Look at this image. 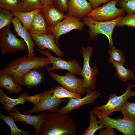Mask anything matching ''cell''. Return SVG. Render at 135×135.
I'll return each mask as SVG.
<instances>
[{
	"instance_id": "cell-1",
	"label": "cell",
	"mask_w": 135,
	"mask_h": 135,
	"mask_svg": "<svg viewBox=\"0 0 135 135\" xmlns=\"http://www.w3.org/2000/svg\"><path fill=\"white\" fill-rule=\"evenodd\" d=\"M76 126L72 118L57 112L48 114L41 124L38 135H75Z\"/></svg>"
},
{
	"instance_id": "cell-2",
	"label": "cell",
	"mask_w": 135,
	"mask_h": 135,
	"mask_svg": "<svg viewBox=\"0 0 135 135\" xmlns=\"http://www.w3.org/2000/svg\"><path fill=\"white\" fill-rule=\"evenodd\" d=\"M51 64L47 57H29L27 56L18 57L8 64L0 71V74L8 73L18 80L30 70L34 68L47 67Z\"/></svg>"
},
{
	"instance_id": "cell-3",
	"label": "cell",
	"mask_w": 135,
	"mask_h": 135,
	"mask_svg": "<svg viewBox=\"0 0 135 135\" xmlns=\"http://www.w3.org/2000/svg\"><path fill=\"white\" fill-rule=\"evenodd\" d=\"M123 16H120L112 20L107 22L97 21L87 16L82 19L85 24L89 28V38L92 41L96 39L100 34H104L107 38L110 48L114 45L112 34L114 28Z\"/></svg>"
},
{
	"instance_id": "cell-4",
	"label": "cell",
	"mask_w": 135,
	"mask_h": 135,
	"mask_svg": "<svg viewBox=\"0 0 135 135\" xmlns=\"http://www.w3.org/2000/svg\"><path fill=\"white\" fill-rule=\"evenodd\" d=\"M92 111L104 124V128H115L125 135H134L135 133V120H130L118 117L117 119L110 118L95 108Z\"/></svg>"
},
{
	"instance_id": "cell-5",
	"label": "cell",
	"mask_w": 135,
	"mask_h": 135,
	"mask_svg": "<svg viewBox=\"0 0 135 135\" xmlns=\"http://www.w3.org/2000/svg\"><path fill=\"white\" fill-rule=\"evenodd\" d=\"M0 31V48L1 55L8 53L14 54L20 50L24 51L28 48L24 40L18 38L9 27L6 26Z\"/></svg>"
},
{
	"instance_id": "cell-6",
	"label": "cell",
	"mask_w": 135,
	"mask_h": 135,
	"mask_svg": "<svg viewBox=\"0 0 135 135\" xmlns=\"http://www.w3.org/2000/svg\"><path fill=\"white\" fill-rule=\"evenodd\" d=\"M55 88H52L42 93L38 103L31 109L23 111L24 113L31 114L44 111H49L51 113L57 112L59 109L58 106L60 104L63 102H67L68 100H63L54 97V93Z\"/></svg>"
},
{
	"instance_id": "cell-7",
	"label": "cell",
	"mask_w": 135,
	"mask_h": 135,
	"mask_svg": "<svg viewBox=\"0 0 135 135\" xmlns=\"http://www.w3.org/2000/svg\"><path fill=\"white\" fill-rule=\"evenodd\" d=\"M80 52L83 59V66L82 71L79 74L84 78V86L86 89L89 88L93 91L95 88L96 82V77L98 68L96 66L91 67L90 60L92 56L93 48L88 46L86 47H82Z\"/></svg>"
},
{
	"instance_id": "cell-8",
	"label": "cell",
	"mask_w": 135,
	"mask_h": 135,
	"mask_svg": "<svg viewBox=\"0 0 135 135\" xmlns=\"http://www.w3.org/2000/svg\"><path fill=\"white\" fill-rule=\"evenodd\" d=\"M118 0H112L102 6L93 9L87 16L99 22L113 20L120 16H124L126 12L122 8L116 7Z\"/></svg>"
},
{
	"instance_id": "cell-9",
	"label": "cell",
	"mask_w": 135,
	"mask_h": 135,
	"mask_svg": "<svg viewBox=\"0 0 135 135\" xmlns=\"http://www.w3.org/2000/svg\"><path fill=\"white\" fill-rule=\"evenodd\" d=\"M132 85L129 83L126 91L120 96H118L114 93L110 94L108 96V101L106 104L96 106L95 108L108 116L113 112H120L125 102L130 98L135 96V91L133 92L131 90Z\"/></svg>"
},
{
	"instance_id": "cell-10",
	"label": "cell",
	"mask_w": 135,
	"mask_h": 135,
	"mask_svg": "<svg viewBox=\"0 0 135 135\" xmlns=\"http://www.w3.org/2000/svg\"><path fill=\"white\" fill-rule=\"evenodd\" d=\"M49 75L62 86L70 91L81 96L86 92V89L84 86V79L77 78L72 72H68L65 75L62 76L51 72Z\"/></svg>"
},
{
	"instance_id": "cell-11",
	"label": "cell",
	"mask_w": 135,
	"mask_h": 135,
	"mask_svg": "<svg viewBox=\"0 0 135 135\" xmlns=\"http://www.w3.org/2000/svg\"><path fill=\"white\" fill-rule=\"evenodd\" d=\"M81 20L77 17L66 14L63 20L53 28L49 29L52 34L55 36L56 43L59 47V40L61 35L73 30L77 29L81 31L84 29L85 24L81 22Z\"/></svg>"
},
{
	"instance_id": "cell-12",
	"label": "cell",
	"mask_w": 135,
	"mask_h": 135,
	"mask_svg": "<svg viewBox=\"0 0 135 135\" xmlns=\"http://www.w3.org/2000/svg\"><path fill=\"white\" fill-rule=\"evenodd\" d=\"M36 50L47 56L52 64L51 67L48 66L46 68L48 72H50L54 70L61 69L67 70L74 74L79 75L82 71V66L80 65L79 63L75 59H73L68 61H66L60 58L53 56L49 50L44 51L38 49Z\"/></svg>"
},
{
	"instance_id": "cell-13",
	"label": "cell",
	"mask_w": 135,
	"mask_h": 135,
	"mask_svg": "<svg viewBox=\"0 0 135 135\" xmlns=\"http://www.w3.org/2000/svg\"><path fill=\"white\" fill-rule=\"evenodd\" d=\"M42 93L30 96L27 91L23 92L18 98L14 99L8 97L2 88L0 89V102L8 114L11 111L15 106L24 104L26 101L29 102L35 105L38 102Z\"/></svg>"
},
{
	"instance_id": "cell-14",
	"label": "cell",
	"mask_w": 135,
	"mask_h": 135,
	"mask_svg": "<svg viewBox=\"0 0 135 135\" xmlns=\"http://www.w3.org/2000/svg\"><path fill=\"white\" fill-rule=\"evenodd\" d=\"M38 49L43 50L46 49L52 51L58 58L64 56V53L56 44L55 36L52 34H41L28 31Z\"/></svg>"
},
{
	"instance_id": "cell-15",
	"label": "cell",
	"mask_w": 135,
	"mask_h": 135,
	"mask_svg": "<svg viewBox=\"0 0 135 135\" xmlns=\"http://www.w3.org/2000/svg\"><path fill=\"white\" fill-rule=\"evenodd\" d=\"M86 95L82 98H68L67 104L63 108L59 109L57 112L62 115L71 113L74 109L85 105L93 103L100 94L98 91H92L89 88L86 89Z\"/></svg>"
},
{
	"instance_id": "cell-16",
	"label": "cell",
	"mask_w": 135,
	"mask_h": 135,
	"mask_svg": "<svg viewBox=\"0 0 135 135\" xmlns=\"http://www.w3.org/2000/svg\"><path fill=\"white\" fill-rule=\"evenodd\" d=\"M8 114L12 116L16 121L25 122L29 126L31 125L33 126L36 130L34 135H38L40 126L44 121L48 114L46 112H42L36 116L23 114L20 112L18 109L14 107Z\"/></svg>"
},
{
	"instance_id": "cell-17",
	"label": "cell",
	"mask_w": 135,
	"mask_h": 135,
	"mask_svg": "<svg viewBox=\"0 0 135 135\" xmlns=\"http://www.w3.org/2000/svg\"><path fill=\"white\" fill-rule=\"evenodd\" d=\"M40 13L49 29L53 28L63 20L66 15L64 12L56 7L53 4L44 6L40 9Z\"/></svg>"
},
{
	"instance_id": "cell-18",
	"label": "cell",
	"mask_w": 135,
	"mask_h": 135,
	"mask_svg": "<svg viewBox=\"0 0 135 135\" xmlns=\"http://www.w3.org/2000/svg\"><path fill=\"white\" fill-rule=\"evenodd\" d=\"M67 8V14L77 17L81 20L94 9L91 3L87 0H68Z\"/></svg>"
},
{
	"instance_id": "cell-19",
	"label": "cell",
	"mask_w": 135,
	"mask_h": 135,
	"mask_svg": "<svg viewBox=\"0 0 135 135\" xmlns=\"http://www.w3.org/2000/svg\"><path fill=\"white\" fill-rule=\"evenodd\" d=\"M12 22L14 26V30L17 33V36L22 38L27 44L28 51L27 56L29 57L35 56L34 48L36 44L30 33L24 27L21 22L16 16H15L13 18Z\"/></svg>"
},
{
	"instance_id": "cell-20",
	"label": "cell",
	"mask_w": 135,
	"mask_h": 135,
	"mask_svg": "<svg viewBox=\"0 0 135 135\" xmlns=\"http://www.w3.org/2000/svg\"><path fill=\"white\" fill-rule=\"evenodd\" d=\"M44 81V74L39 68L30 70L20 80L22 85L28 88L36 86L41 84Z\"/></svg>"
},
{
	"instance_id": "cell-21",
	"label": "cell",
	"mask_w": 135,
	"mask_h": 135,
	"mask_svg": "<svg viewBox=\"0 0 135 135\" xmlns=\"http://www.w3.org/2000/svg\"><path fill=\"white\" fill-rule=\"evenodd\" d=\"M22 86L20 80L12 75L0 74V87L5 89L10 95L13 93H20L22 90Z\"/></svg>"
},
{
	"instance_id": "cell-22",
	"label": "cell",
	"mask_w": 135,
	"mask_h": 135,
	"mask_svg": "<svg viewBox=\"0 0 135 135\" xmlns=\"http://www.w3.org/2000/svg\"><path fill=\"white\" fill-rule=\"evenodd\" d=\"M28 31L39 34H52L40 12L34 17L31 24L30 29Z\"/></svg>"
},
{
	"instance_id": "cell-23",
	"label": "cell",
	"mask_w": 135,
	"mask_h": 135,
	"mask_svg": "<svg viewBox=\"0 0 135 135\" xmlns=\"http://www.w3.org/2000/svg\"><path fill=\"white\" fill-rule=\"evenodd\" d=\"M40 9L26 12H12L14 16L17 17L21 22L24 27L28 31L30 30L31 24L36 15L40 11Z\"/></svg>"
},
{
	"instance_id": "cell-24",
	"label": "cell",
	"mask_w": 135,
	"mask_h": 135,
	"mask_svg": "<svg viewBox=\"0 0 135 135\" xmlns=\"http://www.w3.org/2000/svg\"><path fill=\"white\" fill-rule=\"evenodd\" d=\"M0 118L5 122L10 129V135H34L31 130L26 131L19 129L16 126L13 118L11 116H6L0 112Z\"/></svg>"
},
{
	"instance_id": "cell-25",
	"label": "cell",
	"mask_w": 135,
	"mask_h": 135,
	"mask_svg": "<svg viewBox=\"0 0 135 135\" xmlns=\"http://www.w3.org/2000/svg\"><path fill=\"white\" fill-rule=\"evenodd\" d=\"M90 124L82 135H93L98 130L104 128V124L97 120V116L92 111H90Z\"/></svg>"
},
{
	"instance_id": "cell-26",
	"label": "cell",
	"mask_w": 135,
	"mask_h": 135,
	"mask_svg": "<svg viewBox=\"0 0 135 135\" xmlns=\"http://www.w3.org/2000/svg\"><path fill=\"white\" fill-rule=\"evenodd\" d=\"M116 70V75L122 81L126 82L134 76L132 71L124 67L123 64L116 62L112 63Z\"/></svg>"
},
{
	"instance_id": "cell-27",
	"label": "cell",
	"mask_w": 135,
	"mask_h": 135,
	"mask_svg": "<svg viewBox=\"0 0 135 135\" xmlns=\"http://www.w3.org/2000/svg\"><path fill=\"white\" fill-rule=\"evenodd\" d=\"M108 53L110 56L108 60L109 63L116 62L123 64L125 62L123 52L120 48H116L113 46L108 49Z\"/></svg>"
},
{
	"instance_id": "cell-28",
	"label": "cell",
	"mask_w": 135,
	"mask_h": 135,
	"mask_svg": "<svg viewBox=\"0 0 135 135\" xmlns=\"http://www.w3.org/2000/svg\"><path fill=\"white\" fill-rule=\"evenodd\" d=\"M14 14L10 11L0 7V29L9 26Z\"/></svg>"
},
{
	"instance_id": "cell-29",
	"label": "cell",
	"mask_w": 135,
	"mask_h": 135,
	"mask_svg": "<svg viewBox=\"0 0 135 135\" xmlns=\"http://www.w3.org/2000/svg\"><path fill=\"white\" fill-rule=\"evenodd\" d=\"M54 96L58 98H80L79 94L72 92L62 86H58L55 88L54 93Z\"/></svg>"
},
{
	"instance_id": "cell-30",
	"label": "cell",
	"mask_w": 135,
	"mask_h": 135,
	"mask_svg": "<svg viewBox=\"0 0 135 135\" xmlns=\"http://www.w3.org/2000/svg\"><path fill=\"white\" fill-rule=\"evenodd\" d=\"M41 1V0H24L21 4L22 12L31 11L42 8L44 6Z\"/></svg>"
},
{
	"instance_id": "cell-31",
	"label": "cell",
	"mask_w": 135,
	"mask_h": 135,
	"mask_svg": "<svg viewBox=\"0 0 135 135\" xmlns=\"http://www.w3.org/2000/svg\"><path fill=\"white\" fill-rule=\"evenodd\" d=\"M0 7L12 12H21V5L18 0H0Z\"/></svg>"
},
{
	"instance_id": "cell-32",
	"label": "cell",
	"mask_w": 135,
	"mask_h": 135,
	"mask_svg": "<svg viewBox=\"0 0 135 135\" xmlns=\"http://www.w3.org/2000/svg\"><path fill=\"white\" fill-rule=\"evenodd\" d=\"M120 112L124 118L135 120V103L130 102L127 100L123 104Z\"/></svg>"
},
{
	"instance_id": "cell-33",
	"label": "cell",
	"mask_w": 135,
	"mask_h": 135,
	"mask_svg": "<svg viewBox=\"0 0 135 135\" xmlns=\"http://www.w3.org/2000/svg\"><path fill=\"white\" fill-rule=\"evenodd\" d=\"M116 5L128 14H135V0H118Z\"/></svg>"
},
{
	"instance_id": "cell-34",
	"label": "cell",
	"mask_w": 135,
	"mask_h": 135,
	"mask_svg": "<svg viewBox=\"0 0 135 135\" xmlns=\"http://www.w3.org/2000/svg\"><path fill=\"white\" fill-rule=\"evenodd\" d=\"M127 26L129 27L135 28V14H128L122 17L116 27Z\"/></svg>"
},
{
	"instance_id": "cell-35",
	"label": "cell",
	"mask_w": 135,
	"mask_h": 135,
	"mask_svg": "<svg viewBox=\"0 0 135 135\" xmlns=\"http://www.w3.org/2000/svg\"><path fill=\"white\" fill-rule=\"evenodd\" d=\"M68 0H54L53 4L56 8L67 13V3Z\"/></svg>"
},
{
	"instance_id": "cell-36",
	"label": "cell",
	"mask_w": 135,
	"mask_h": 135,
	"mask_svg": "<svg viewBox=\"0 0 135 135\" xmlns=\"http://www.w3.org/2000/svg\"><path fill=\"white\" fill-rule=\"evenodd\" d=\"M91 4L94 9L99 7L102 4L107 3L112 0H87Z\"/></svg>"
},
{
	"instance_id": "cell-37",
	"label": "cell",
	"mask_w": 135,
	"mask_h": 135,
	"mask_svg": "<svg viewBox=\"0 0 135 135\" xmlns=\"http://www.w3.org/2000/svg\"><path fill=\"white\" fill-rule=\"evenodd\" d=\"M99 135H115L116 134L114 128H106L104 130H101L100 132Z\"/></svg>"
},
{
	"instance_id": "cell-38",
	"label": "cell",
	"mask_w": 135,
	"mask_h": 135,
	"mask_svg": "<svg viewBox=\"0 0 135 135\" xmlns=\"http://www.w3.org/2000/svg\"><path fill=\"white\" fill-rule=\"evenodd\" d=\"M54 0H41V3L44 6L50 4H53Z\"/></svg>"
},
{
	"instance_id": "cell-39",
	"label": "cell",
	"mask_w": 135,
	"mask_h": 135,
	"mask_svg": "<svg viewBox=\"0 0 135 135\" xmlns=\"http://www.w3.org/2000/svg\"><path fill=\"white\" fill-rule=\"evenodd\" d=\"M133 70L134 72H135V66H134L133 68ZM132 78L135 81V76H133ZM132 88H135V84H132Z\"/></svg>"
},
{
	"instance_id": "cell-40",
	"label": "cell",
	"mask_w": 135,
	"mask_h": 135,
	"mask_svg": "<svg viewBox=\"0 0 135 135\" xmlns=\"http://www.w3.org/2000/svg\"><path fill=\"white\" fill-rule=\"evenodd\" d=\"M19 2L21 4L22 2L24 0H18Z\"/></svg>"
}]
</instances>
